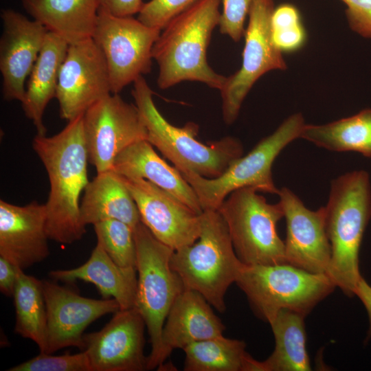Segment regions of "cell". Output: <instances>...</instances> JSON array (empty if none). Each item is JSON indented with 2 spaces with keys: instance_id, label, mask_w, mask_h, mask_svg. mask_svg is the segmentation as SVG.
<instances>
[{
  "instance_id": "obj_1",
  "label": "cell",
  "mask_w": 371,
  "mask_h": 371,
  "mask_svg": "<svg viewBox=\"0 0 371 371\" xmlns=\"http://www.w3.org/2000/svg\"><path fill=\"white\" fill-rule=\"evenodd\" d=\"M82 115L69 121L58 133L36 134L32 141L49 181L45 203L47 233L50 240L61 244L75 243L86 232L80 216V198L89 182Z\"/></svg>"
},
{
  "instance_id": "obj_2",
  "label": "cell",
  "mask_w": 371,
  "mask_h": 371,
  "mask_svg": "<svg viewBox=\"0 0 371 371\" xmlns=\"http://www.w3.org/2000/svg\"><path fill=\"white\" fill-rule=\"evenodd\" d=\"M221 0H198L173 18L163 29L152 52L159 66L160 89L182 81H198L221 90L226 77L208 65L207 49L219 25Z\"/></svg>"
},
{
  "instance_id": "obj_3",
  "label": "cell",
  "mask_w": 371,
  "mask_h": 371,
  "mask_svg": "<svg viewBox=\"0 0 371 371\" xmlns=\"http://www.w3.org/2000/svg\"><path fill=\"white\" fill-rule=\"evenodd\" d=\"M325 225L331 246L327 276L348 297H353L362 277L359 249L371 219V184L363 170L339 176L330 184L324 207Z\"/></svg>"
},
{
  "instance_id": "obj_4",
  "label": "cell",
  "mask_w": 371,
  "mask_h": 371,
  "mask_svg": "<svg viewBox=\"0 0 371 371\" xmlns=\"http://www.w3.org/2000/svg\"><path fill=\"white\" fill-rule=\"evenodd\" d=\"M153 93L143 76L134 81L132 95L147 130V140L179 171L216 178L243 156L242 144L234 137H225L205 144L196 139V124L189 122L179 128L169 123L156 107Z\"/></svg>"
},
{
  "instance_id": "obj_5",
  "label": "cell",
  "mask_w": 371,
  "mask_h": 371,
  "mask_svg": "<svg viewBox=\"0 0 371 371\" xmlns=\"http://www.w3.org/2000/svg\"><path fill=\"white\" fill-rule=\"evenodd\" d=\"M201 232L191 245L174 250L170 265L185 289L199 292L221 313L225 295L236 282L243 265L238 259L227 226L218 210H203Z\"/></svg>"
},
{
  "instance_id": "obj_6",
  "label": "cell",
  "mask_w": 371,
  "mask_h": 371,
  "mask_svg": "<svg viewBox=\"0 0 371 371\" xmlns=\"http://www.w3.org/2000/svg\"><path fill=\"white\" fill-rule=\"evenodd\" d=\"M236 283L254 313L267 322L282 309L305 317L337 287L326 273H313L284 263L243 264Z\"/></svg>"
},
{
  "instance_id": "obj_7",
  "label": "cell",
  "mask_w": 371,
  "mask_h": 371,
  "mask_svg": "<svg viewBox=\"0 0 371 371\" xmlns=\"http://www.w3.org/2000/svg\"><path fill=\"white\" fill-rule=\"evenodd\" d=\"M134 235L137 274L135 307L144 318L151 344L147 370H153L159 366L166 319L185 287L170 265L174 250L157 240L142 222L134 228Z\"/></svg>"
},
{
  "instance_id": "obj_8",
  "label": "cell",
  "mask_w": 371,
  "mask_h": 371,
  "mask_svg": "<svg viewBox=\"0 0 371 371\" xmlns=\"http://www.w3.org/2000/svg\"><path fill=\"white\" fill-rule=\"evenodd\" d=\"M305 124L302 113L284 120L270 135L261 139L245 156L234 161L216 178L194 172H181L194 189L203 210H217L227 196L236 190L251 187L257 191L278 194L272 177L273 164L281 151L299 138Z\"/></svg>"
},
{
  "instance_id": "obj_9",
  "label": "cell",
  "mask_w": 371,
  "mask_h": 371,
  "mask_svg": "<svg viewBox=\"0 0 371 371\" xmlns=\"http://www.w3.org/2000/svg\"><path fill=\"white\" fill-rule=\"evenodd\" d=\"M251 187L230 193L217 210L227 226L234 251L245 265L286 263L284 243L277 232L284 217L280 202L270 204Z\"/></svg>"
},
{
  "instance_id": "obj_10",
  "label": "cell",
  "mask_w": 371,
  "mask_h": 371,
  "mask_svg": "<svg viewBox=\"0 0 371 371\" xmlns=\"http://www.w3.org/2000/svg\"><path fill=\"white\" fill-rule=\"evenodd\" d=\"M161 32L133 16H117L99 8L92 38L104 57L112 93L150 73L153 48Z\"/></svg>"
},
{
  "instance_id": "obj_11",
  "label": "cell",
  "mask_w": 371,
  "mask_h": 371,
  "mask_svg": "<svg viewBox=\"0 0 371 371\" xmlns=\"http://www.w3.org/2000/svg\"><path fill=\"white\" fill-rule=\"evenodd\" d=\"M273 0H254L245 32V45L240 68L226 77L220 90L224 122L232 124L237 118L242 104L254 83L271 70H286L282 52L274 44L271 19Z\"/></svg>"
},
{
  "instance_id": "obj_12",
  "label": "cell",
  "mask_w": 371,
  "mask_h": 371,
  "mask_svg": "<svg viewBox=\"0 0 371 371\" xmlns=\"http://www.w3.org/2000/svg\"><path fill=\"white\" fill-rule=\"evenodd\" d=\"M89 161L97 173L112 170L118 155L131 144L147 140V130L136 105L111 93L82 115Z\"/></svg>"
},
{
  "instance_id": "obj_13",
  "label": "cell",
  "mask_w": 371,
  "mask_h": 371,
  "mask_svg": "<svg viewBox=\"0 0 371 371\" xmlns=\"http://www.w3.org/2000/svg\"><path fill=\"white\" fill-rule=\"evenodd\" d=\"M111 93L107 65L93 38L69 44L56 94L60 117L72 120Z\"/></svg>"
},
{
  "instance_id": "obj_14",
  "label": "cell",
  "mask_w": 371,
  "mask_h": 371,
  "mask_svg": "<svg viewBox=\"0 0 371 371\" xmlns=\"http://www.w3.org/2000/svg\"><path fill=\"white\" fill-rule=\"evenodd\" d=\"M121 177L137 205L141 222L157 240L177 250L198 239L201 214L146 179Z\"/></svg>"
},
{
  "instance_id": "obj_15",
  "label": "cell",
  "mask_w": 371,
  "mask_h": 371,
  "mask_svg": "<svg viewBox=\"0 0 371 371\" xmlns=\"http://www.w3.org/2000/svg\"><path fill=\"white\" fill-rule=\"evenodd\" d=\"M42 283L47 314L44 353L52 354L71 346L83 350L87 327L100 317L120 309L113 298H88L52 281L43 280Z\"/></svg>"
},
{
  "instance_id": "obj_16",
  "label": "cell",
  "mask_w": 371,
  "mask_h": 371,
  "mask_svg": "<svg viewBox=\"0 0 371 371\" xmlns=\"http://www.w3.org/2000/svg\"><path fill=\"white\" fill-rule=\"evenodd\" d=\"M143 317L135 306L120 309L100 330L83 336L91 371L147 370Z\"/></svg>"
},
{
  "instance_id": "obj_17",
  "label": "cell",
  "mask_w": 371,
  "mask_h": 371,
  "mask_svg": "<svg viewBox=\"0 0 371 371\" xmlns=\"http://www.w3.org/2000/svg\"><path fill=\"white\" fill-rule=\"evenodd\" d=\"M279 202L286 223L284 251L286 263L313 273H326L331 259L324 207L308 209L290 189L279 190Z\"/></svg>"
},
{
  "instance_id": "obj_18",
  "label": "cell",
  "mask_w": 371,
  "mask_h": 371,
  "mask_svg": "<svg viewBox=\"0 0 371 371\" xmlns=\"http://www.w3.org/2000/svg\"><path fill=\"white\" fill-rule=\"evenodd\" d=\"M0 71L5 100L21 102L25 82L39 55L48 32L40 22L12 9L1 13Z\"/></svg>"
},
{
  "instance_id": "obj_19",
  "label": "cell",
  "mask_w": 371,
  "mask_h": 371,
  "mask_svg": "<svg viewBox=\"0 0 371 371\" xmlns=\"http://www.w3.org/2000/svg\"><path fill=\"white\" fill-rule=\"evenodd\" d=\"M45 203L0 201V256L25 270L49 255Z\"/></svg>"
},
{
  "instance_id": "obj_20",
  "label": "cell",
  "mask_w": 371,
  "mask_h": 371,
  "mask_svg": "<svg viewBox=\"0 0 371 371\" xmlns=\"http://www.w3.org/2000/svg\"><path fill=\"white\" fill-rule=\"evenodd\" d=\"M225 326L199 292L185 289L176 298L166 319L161 338L159 368L174 349L223 335Z\"/></svg>"
},
{
  "instance_id": "obj_21",
  "label": "cell",
  "mask_w": 371,
  "mask_h": 371,
  "mask_svg": "<svg viewBox=\"0 0 371 371\" xmlns=\"http://www.w3.org/2000/svg\"><path fill=\"white\" fill-rule=\"evenodd\" d=\"M111 170L122 177L146 179L172 194L196 213L203 212L197 195L180 171L161 159L146 139L138 141L120 153Z\"/></svg>"
},
{
  "instance_id": "obj_22",
  "label": "cell",
  "mask_w": 371,
  "mask_h": 371,
  "mask_svg": "<svg viewBox=\"0 0 371 371\" xmlns=\"http://www.w3.org/2000/svg\"><path fill=\"white\" fill-rule=\"evenodd\" d=\"M49 275L54 280L64 282L82 280L92 283L104 299H115L120 309L135 306L137 270L118 266L98 243L88 260L81 266L53 270Z\"/></svg>"
},
{
  "instance_id": "obj_23",
  "label": "cell",
  "mask_w": 371,
  "mask_h": 371,
  "mask_svg": "<svg viewBox=\"0 0 371 371\" xmlns=\"http://www.w3.org/2000/svg\"><path fill=\"white\" fill-rule=\"evenodd\" d=\"M80 216L85 227L114 219L134 229L141 222L130 191L121 176L113 170L97 173L89 182L80 201Z\"/></svg>"
},
{
  "instance_id": "obj_24",
  "label": "cell",
  "mask_w": 371,
  "mask_h": 371,
  "mask_svg": "<svg viewBox=\"0 0 371 371\" xmlns=\"http://www.w3.org/2000/svg\"><path fill=\"white\" fill-rule=\"evenodd\" d=\"M33 19L69 45L92 38L100 0H21Z\"/></svg>"
},
{
  "instance_id": "obj_25",
  "label": "cell",
  "mask_w": 371,
  "mask_h": 371,
  "mask_svg": "<svg viewBox=\"0 0 371 371\" xmlns=\"http://www.w3.org/2000/svg\"><path fill=\"white\" fill-rule=\"evenodd\" d=\"M68 47L64 39L48 32L29 75L21 103L24 114L33 122L38 135H46L43 115L50 100L56 98L59 72Z\"/></svg>"
},
{
  "instance_id": "obj_26",
  "label": "cell",
  "mask_w": 371,
  "mask_h": 371,
  "mask_svg": "<svg viewBox=\"0 0 371 371\" xmlns=\"http://www.w3.org/2000/svg\"><path fill=\"white\" fill-rule=\"evenodd\" d=\"M306 317L282 309L269 322L275 339V348L265 361H259V371L311 370L306 350Z\"/></svg>"
},
{
  "instance_id": "obj_27",
  "label": "cell",
  "mask_w": 371,
  "mask_h": 371,
  "mask_svg": "<svg viewBox=\"0 0 371 371\" xmlns=\"http://www.w3.org/2000/svg\"><path fill=\"white\" fill-rule=\"evenodd\" d=\"M299 138L335 152H356L371 157V109L324 124H304Z\"/></svg>"
},
{
  "instance_id": "obj_28",
  "label": "cell",
  "mask_w": 371,
  "mask_h": 371,
  "mask_svg": "<svg viewBox=\"0 0 371 371\" xmlns=\"http://www.w3.org/2000/svg\"><path fill=\"white\" fill-rule=\"evenodd\" d=\"M186 371H259V361L244 341L223 335L192 343L183 349Z\"/></svg>"
},
{
  "instance_id": "obj_29",
  "label": "cell",
  "mask_w": 371,
  "mask_h": 371,
  "mask_svg": "<svg viewBox=\"0 0 371 371\" xmlns=\"http://www.w3.org/2000/svg\"><path fill=\"white\" fill-rule=\"evenodd\" d=\"M16 311L14 331L35 342L41 352L46 346L47 314L42 280L19 269L13 294Z\"/></svg>"
},
{
  "instance_id": "obj_30",
  "label": "cell",
  "mask_w": 371,
  "mask_h": 371,
  "mask_svg": "<svg viewBox=\"0 0 371 371\" xmlns=\"http://www.w3.org/2000/svg\"><path fill=\"white\" fill-rule=\"evenodd\" d=\"M100 243L120 267L136 269L137 252L134 229L118 220H106L93 225Z\"/></svg>"
},
{
  "instance_id": "obj_31",
  "label": "cell",
  "mask_w": 371,
  "mask_h": 371,
  "mask_svg": "<svg viewBox=\"0 0 371 371\" xmlns=\"http://www.w3.org/2000/svg\"><path fill=\"white\" fill-rule=\"evenodd\" d=\"M272 39L282 52H291L301 48L306 38L298 9L284 3L275 7L271 19Z\"/></svg>"
},
{
  "instance_id": "obj_32",
  "label": "cell",
  "mask_w": 371,
  "mask_h": 371,
  "mask_svg": "<svg viewBox=\"0 0 371 371\" xmlns=\"http://www.w3.org/2000/svg\"><path fill=\"white\" fill-rule=\"evenodd\" d=\"M8 371H91L86 352L52 355L41 352L38 356L7 370Z\"/></svg>"
},
{
  "instance_id": "obj_33",
  "label": "cell",
  "mask_w": 371,
  "mask_h": 371,
  "mask_svg": "<svg viewBox=\"0 0 371 371\" xmlns=\"http://www.w3.org/2000/svg\"><path fill=\"white\" fill-rule=\"evenodd\" d=\"M198 0H150L144 3L137 19L144 25L162 30L178 14Z\"/></svg>"
},
{
  "instance_id": "obj_34",
  "label": "cell",
  "mask_w": 371,
  "mask_h": 371,
  "mask_svg": "<svg viewBox=\"0 0 371 371\" xmlns=\"http://www.w3.org/2000/svg\"><path fill=\"white\" fill-rule=\"evenodd\" d=\"M254 0H221L219 30L234 41H239L244 36L245 21L249 15Z\"/></svg>"
},
{
  "instance_id": "obj_35",
  "label": "cell",
  "mask_w": 371,
  "mask_h": 371,
  "mask_svg": "<svg viewBox=\"0 0 371 371\" xmlns=\"http://www.w3.org/2000/svg\"><path fill=\"white\" fill-rule=\"evenodd\" d=\"M346 6L350 28L359 36L371 39V0H341Z\"/></svg>"
},
{
  "instance_id": "obj_36",
  "label": "cell",
  "mask_w": 371,
  "mask_h": 371,
  "mask_svg": "<svg viewBox=\"0 0 371 371\" xmlns=\"http://www.w3.org/2000/svg\"><path fill=\"white\" fill-rule=\"evenodd\" d=\"M142 0H100V8L117 16H133L141 10Z\"/></svg>"
},
{
  "instance_id": "obj_37",
  "label": "cell",
  "mask_w": 371,
  "mask_h": 371,
  "mask_svg": "<svg viewBox=\"0 0 371 371\" xmlns=\"http://www.w3.org/2000/svg\"><path fill=\"white\" fill-rule=\"evenodd\" d=\"M19 267L0 256V291L7 297H12L17 280Z\"/></svg>"
},
{
  "instance_id": "obj_38",
  "label": "cell",
  "mask_w": 371,
  "mask_h": 371,
  "mask_svg": "<svg viewBox=\"0 0 371 371\" xmlns=\"http://www.w3.org/2000/svg\"><path fill=\"white\" fill-rule=\"evenodd\" d=\"M355 295H357L364 305L368 315L369 328L368 337H371V286L361 277L359 280Z\"/></svg>"
}]
</instances>
